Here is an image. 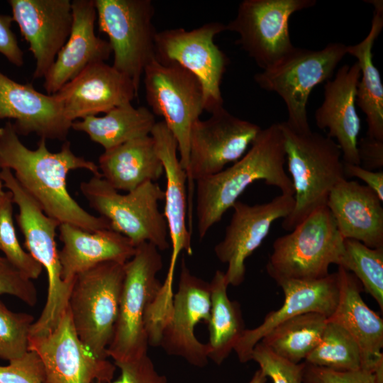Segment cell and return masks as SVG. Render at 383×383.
Instances as JSON below:
<instances>
[{"label": "cell", "mask_w": 383, "mask_h": 383, "mask_svg": "<svg viewBox=\"0 0 383 383\" xmlns=\"http://www.w3.org/2000/svg\"><path fill=\"white\" fill-rule=\"evenodd\" d=\"M209 285L208 357L220 365L234 350L246 328L240 304L228 296L224 272L216 270Z\"/></svg>", "instance_id": "cell-31"}, {"label": "cell", "mask_w": 383, "mask_h": 383, "mask_svg": "<svg viewBox=\"0 0 383 383\" xmlns=\"http://www.w3.org/2000/svg\"><path fill=\"white\" fill-rule=\"evenodd\" d=\"M305 362L337 371H353L362 368V357L353 337L341 326L328 319L320 343Z\"/></svg>", "instance_id": "cell-33"}, {"label": "cell", "mask_w": 383, "mask_h": 383, "mask_svg": "<svg viewBox=\"0 0 383 383\" xmlns=\"http://www.w3.org/2000/svg\"><path fill=\"white\" fill-rule=\"evenodd\" d=\"M352 273L366 292L383 311V248H371L351 239H345L339 265Z\"/></svg>", "instance_id": "cell-34"}, {"label": "cell", "mask_w": 383, "mask_h": 383, "mask_svg": "<svg viewBox=\"0 0 383 383\" xmlns=\"http://www.w3.org/2000/svg\"><path fill=\"white\" fill-rule=\"evenodd\" d=\"M35 319L24 312H13L0 300V358L9 362L29 351V338Z\"/></svg>", "instance_id": "cell-36"}, {"label": "cell", "mask_w": 383, "mask_h": 383, "mask_svg": "<svg viewBox=\"0 0 383 383\" xmlns=\"http://www.w3.org/2000/svg\"><path fill=\"white\" fill-rule=\"evenodd\" d=\"M285 158L294 189V206L282 226L292 231L316 209L326 206L332 189L345 179L342 152L333 139L310 131L300 133L279 122Z\"/></svg>", "instance_id": "cell-3"}, {"label": "cell", "mask_w": 383, "mask_h": 383, "mask_svg": "<svg viewBox=\"0 0 383 383\" xmlns=\"http://www.w3.org/2000/svg\"><path fill=\"white\" fill-rule=\"evenodd\" d=\"M13 296L30 306L38 302V291L32 282L4 256L0 255V295Z\"/></svg>", "instance_id": "cell-38"}, {"label": "cell", "mask_w": 383, "mask_h": 383, "mask_svg": "<svg viewBox=\"0 0 383 383\" xmlns=\"http://www.w3.org/2000/svg\"><path fill=\"white\" fill-rule=\"evenodd\" d=\"M289 232L274 241L266 265L277 284L321 279L330 274L331 265H339L345 239L326 206L313 211Z\"/></svg>", "instance_id": "cell-5"}, {"label": "cell", "mask_w": 383, "mask_h": 383, "mask_svg": "<svg viewBox=\"0 0 383 383\" xmlns=\"http://www.w3.org/2000/svg\"><path fill=\"white\" fill-rule=\"evenodd\" d=\"M94 383H106V382H101V381H96V382H94Z\"/></svg>", "instance_id": "cell-47"}, {"label": "cell", "mask_w": 383, "mask_h": 383, "mask_svg": "<svg viewBox=\"0 0 383 383\" xmlns=\"http://www.w3.org/2000/svg\"><path fill=\"white\" fill-rule=\"evenodd\" d=\"M80 191L89 206L107 220L111 228L128 238L136 247L148 242L159 250L169 248L166 219L159 201L165 191L158 184L145 182L121 194L101 176H93L80 184Z\"/></svg>", "instance_id": "cell-7"}, {"label": "cell", "mask_w": 383, "mask_h": 383, "mask_svg": "<svg viewBox=\"0 0 383 383\" xmlns=\"http://www.w3.org/2000/svg\"><path fill=\"white\" fill-rule=\"evenodd\" d=\"M157 121L145 106L135 108L131 103L115 107L103 116H89L77 120L71 128L85 133L104 150L131 140L149 135Z\"/></svg>", "instance_id": "cell-30"}, {"label": "cell", "mask_w": 383, "mask_h": 383, "mask_svg": "<svg viewBox=\"0 0 383 383\" xmlns=\"http://www.w3.org/2000/svg\"><path fill=\"white\" fill-rule=\"evenodd\" d=\"M13 203L11 194L7 191L0 201V250L23 274L32 280L35 279L43 268L20 245L13 223Z\"/></svg>", "instance_id": "cell-35"}, {"label": "cell", "mask_w": 383, "mask_h": 383, "mask_svg": "<svg viewBox=\"0 0 383 383\" xmlns=\"http://www.w3.org/2000/svg\"><path fill=\"white\" fill-rule=\"evenodd\" d=\"M210 309L209 282L193 274L182 257L177 291L158 346L167 355L180 357L193 366H206L208 346L199 341L194 328L201 321L207 324Z\"/></svg>", "instance_id": "cell-17"}, {"label": "cell", "mask_w": 383, "mask_h": 383, "mask_svg": "<svg viewBox=\"0 0 383 383\" xmlns=\"http://www.w3.org/2000/svg\"><path fill=\"white\" fill-rule=\"evenodd\" d=\"M345 177H357L362 180L383 201V172L366 170L360 165L343 162Z\"/></svg>", "instance_id": "cell-44"}, {"label": "cell", "mask_w": 383, "mask_h": 383, "mask_svg": "<svg viewBox=\"0 0 383 383\" xmlns=\"http://www.w3.org/2000/svg\"><path fill=\"white\" fill-rule=\"evenodd\" d=\"M1 201V200H0Z\"/></svg>", "instance_id": "cell-48"}, {"label": "cell", "mask_w": 383, "mask_h": 383, "mask_svg": "<svg viewBox=\"0 0 383 383\" xmlns=\"http://www.w3.org/2000/svg\"><path fill=\"white\" fill-rule=\"evenodd\" d=\"M99 29L109 38L112 66L138 91L146 66L155 58V8L150 0H94Z\"/></svg>", "instance_id": "cell-10"}, {"label": "cell", "mask_w": 383, "mask_h": 383, "mask_svg": "<svg viewBox=\"0 0 383 383\" xmlns=\"http://www.w3.org/2000/svg\"><path fill=\"white\" fill-rule=\"evenodd\" d=\"M162 266L159 250L148 242L137 245L134 255L124 264L118 315L106 350L107 357L114 363L134 360L148 354L145 317L162 287L157 275Z\"/></svg>", "instance_id": "cell-6"}, {"label": "cell", "mask_w": 383, "mask_h": 383, "mask_svg": "<svg viewBox=\"0 0 383 383\" xmlns=\"http://www.w3.org/2000/svg\"><path fill=\"white\" fill-rule=\"evenodd\" d=\"M138 94L129 77L100 62L87 67L55 95L65 116L72 123L131 103Z\"/></svg>", "instance_id": "cell-19"}, {"label": "cell", "mask_w": 383, "mask_h": 383, "mask_svg": "<svg viewBox=\"0 0 383 383\" xmlns=\"http://www.w3.org/2000/svg\"><path fill=\"white\" fill-rule=\"evenodd\" d=\"M124 276V264L101 263L77 275L70 293L68 307L77 334L99 358L108 357Z\"/></svg>", "instance_id": "cell-9"}, {"label": "cell", "mask_w": 383, "mask_h": 383, "mask_svg": "<svg viewBox=\"0 0 383 383\" xmlns=\"http://www.w3.org/2000/svg\"><path fill=\"white\" fill-rule=\"evenodd\" d=\"M374 8L371 28L359 43L347 45V54L357 59L360 67L356 104L366 116L367 136L383 140V86L372 60V48L383 28V1L369 0Z\"/></svg>", "instance_id": "cell-29"}, {"label": "cell", "mask_w": 383, "mask_h": 383, "mask_svg": "<svg viewBox=\"0 0 383 383\" xmlns=\"http://www.w3.org/2000/svg\"><path fill=\"white\" fill-rule=\"evenodd\" d=\"M340 290L337 306L328 318L345 329L356 340L362 352V368L372 372L383 382V320L364 301L362 287L350 272L338 266Z\"/></svg>", "instance_id": "cell-25"}, {"label": "cell", "mask_w": 383, "mask_h": 383, "mask_svg": "<svg viewBox=\"0 0 383 383\" xmlns=\"http://www.w3.org/2000/svg\"><path fill=\"white\" fill-rule=\"evenodd\" d=\"M360 77L357 62L339 68L335 77L326 82L323 101L315 112L317 127L328 129L327 136L335 138L343 162L356 165H360L357 143L361 126L355 107Z\"/></svg>", "instance_id": "cell-24"}, {"label": "cell", "mask_w": 383, "mask_h": 383, "mask_svg": "<svg viewBox=\"0 0 383 383\" xmlns=\"http://www.w3.org/2000/svg\"><path fill=\"white\" fill-rule=\"evenodd\" d=\"M294 206L293 196L281 194L271 201L249 205L237 201L223 238L213 248L218 260L228 265L229 285H240L245 277V260L262 243L274 221L285 218Z\"/></svg>", "instance_id": "cell-16"}, {"label": "cell", "mask_w": 383, "mask_h": 383, "mask_svg": "<svg viewBox=\"0 0 383 383\" xmlns=\"http://www.w3.org/2000/svg\"><path fill=\"white\" fill-rule=\"evenodd\" d=\"M304 383H377L374 374L365 369L337 371L306 363Z\"/></svg>", "instance_id": "cell-40"}, {"label": "cell", "mask_w": 383, "mask_h": 383, "mask_svg": "<svg viewBox=\"0 0 383 383\" xmlns=\"http://www.w3.org/2000/svg\"><path fill=\"white\" fill-rule=\"evenodd\" d=\"M0 168L9 169L40 209L60 224L91 232L111 229L107 220L88 213L68 192L67 177L72 170L84 169L101 176L98 165L76 155L69 141L52 152L41 138L37 148L30 150L20 140L13 124L7 122L0 136Z\"/></svg>", "instance_id": "cell-1"}, {"label": "cell", "mask_w": 383, "mask_h": 383, "mask_svg": "<svg viewBox=\"0 0 383 383\" xmlns=\"http://www.w3.org/2000/svg\"><path fill=\"white\" fill-rule=\"evenodd\" d=\"M281 287L284 300L277 310L272 311L256 328L245 329L236 345L235 352L239 361L251 360L255 345L272 328L296 316L316 312L329 318L337 306L340 283L338 272L313 280H283Z\"/></svg>", "instance_id": "cell-20"}, {"label": "cell", "mask_w": 383, "mask_h": 383, "mask_svg": "<svg viewBox=\"0 0 383 383\" xmlns=\"http://www.w3.org/2000/svg\"><path fill=\"white\" fill-rule=\"evenodd\" d=\"M284 138L279 123L261 129L238 161L221 172L196 182V228L200 239L219 222L223 214L253 182L264 181L281 194L293 196L294 189L284 170Z\"/></svg>", "instance_id": "cell-2"}, {"label": "cell", "mask_w": 383, "mask_h": 383, "mask_svg": "<svg viewBox=\"0 0 383 383\" xmlns=\"http://www.w3.org/2000/svg\"><path fill=\"white\" fill-rule=\"evenodd\" d=\"M13 118L18 135L65 140L72 123L55 94L41 93L32 84L17 82L0 71V119Z\"/></svg>", "instance_id": "cell-22"}, {"label": "cell", "mask_w": 383, "mask_h": 383, "mask_svg": "<svg viewBox=\"0 0 383 383\" xmlns=\"http://www.w3.org/2000/svg\"><path fill=\"white\" fill-rule=\"evenodd\" d=\"M382 203L368 187L345 178L332 189L326 206L344 239L379 248H383Z\"/></svg>", "instance_id": "cell-26"}, {"label": "cell", "mask_w": 383, "mask_h": 383, "mask_svg": "<svg viewBox=\"0 0 383 383\" xmlns=\"http://www.w3.org/2000/svg\"><path fill=\"white\" fill-rule=\"evenodd\" d=\"M251 360L273 383H302L306 362L293 363L271 351L261 342L252 349Z\"/></svg>", "instance_id": "cell-37"}, {"label": "cell", "mask_w": 383, "mask_h": 383, "mask_svg": "<svg viewBox=\"0 0 383 383\" xmlns=\"http://www.w3.org/2000/svg\"><path fill=\"white\" fill-rule=\"evenodd\" d=\"M347 45L328 43L324 48L312 50L294 47L269 67L254 76L262 89L277 93L286 104V123L300 133L311 130L307 104L310 94L318 84L331 79L334 71L347 55Z\"/></svg>", "instance_id": "cell-8"}, {"label": "cell", "mask_w": 383, "mask_h": 383, "mask_svg": "<svg viewBox=\"0 0 383 383\" xmlns=\"http://www.w3.org/2000/svg\"><path fill=\"white\" fill-rule=\"evenodd\" d=\"M12 18L29 45L35 66L34 79L45 78L70 34V0H9Z\"/></svg>", "instance_id": "cell-18"}, {"label": "cell", "mask_w": 383, "mask_h": 383, "mask_svg": "<svg viewBox=\"0 0 383 383\" xmlns=\"http://www.w3.org/2000/svg\"><path fill=\"white\" fill-rule=\"evenodd\" d=\"M150 135L161 160L166 177L164 216L167 221L172 254L169 269L163 282L167 289H173V277L179 254H193L191 232L187 228V176L178 157L177 141L163 121L157 122Z\"/></svg>", "instance_id": "cell-21"}, {"label": "cell", "mask_w": 383, "mask_h": 383, "mask_svg": "<svg viewBox=\"0 0 383 383\" xmlns=\"http://www.w3.org/2000/svg\"><path fill=\"white\" fill-rule=\"evenodd\" d=\"M0 179L4 187L11 193L13 202L18 206L16 218L23 235L24 245L28 252L47 272L46 302L30 331V335L45 334L58 324L68 306L74 282H65L62 277L59 250L55 241L56 230L60 224L40 209L9 169H1Z\"/></svg>", "instance_id": "cell-4"}, {"label": "cell", "mask_w": 383, "mask_h": 383, "mask_svg": "<svg viewBox=\"0 0 383 383\" xmlns=\"http://www.w3.org/2000/svg\"><path fill=\"white\" fill-rule=\"evenodd\" d=\"M224 30L226 24L213 21L190 30L167 29L155 35L156 58L177 64L199 79L204 91V111L211 113L223 107L221 84L229 59L214 38Z\"/></svg>", "instance_id": "cell-12"}, {"label": "cell", "mask_w": 383, "mask_h": 383, "mask_svg": "<svg viewBox=\"0 0 383 383\" xmlns=\"http://www.w3.org/2000/svg\"><path fill=\"white\" fill-rule=\"evenodd\" d=\"M73 23L66 43L44 78L48 94L57 93L89 65L107 60L112 54L109 41L96 35L94 0L72 1Z\"/></svg>", "instance_id": "cell-23"}, {"label": "cell", "mask_w": 383, "mask_h": 383, "mask_svg": "<svg viewBox=\"0 0 383 383\" xmlns=\"http://www.w3.org/2000/svg\"><path fill=\"white\" fill-rule=\"evenodd\" d=\"M360 165L371 171L383 168V140L366 135L357 143Z\"/></svg>", "instance_id": "cell-43"}, {"label": "cell", "mask_w": 383, "mask_h": 383, "mask_svg": "<svg viewBox=\"0 0 383 383\" xmlns=\"http://www.w3.org/2000/svg\"><path fill=\"white\" fill-rule=\"evenodd\" d=\"M327 322L319 313L300 314L275 326L260 342L279 357L300 363L320 343Z\"/></svg>", "instance_id": "cell-32"}, {"label": "cell", "mask_w": 383, "mask_h": 383, "mask_svg": "<svg viewBox=\"0 0 383 383\" xmlns=\"http://www.w3.org/2000/svg\"><path fill=\"white\" fill-rule=\"evenodd\" d=\"M12 16L0 13V53L17 67L23 65V52L11 30Z\"/></svg>", "instance_id": "cell-42"}, {"label": "cell", "mask_w": 383, "mask_h": 383, "mask_svg": "<svg viewBox=\"0 0 383 383\" xmlns=\"http://www.w3.org/2000/svg\"><path fill=\"white\" fill-rule=\"evenodd\" d=\"M62 248L59 251L62 277L74 282L79 274L104 262L125 264L135 254V246L126 236L112 230L88 231L77 226H59Z\"/></svg>", "instance_id": "cell-27"}, {"label": "cell", "mask_w": 383, "mask_h": 383, "mask_svg": "<svg viewBox=\"0 0 383 383\" xmlns=\"http://www.w3.org/2000/svg\"><path fill=\"white\" fill-rule=\"evenodd\" d=\"M43 363L34 351L0 365V383H44Z\"/></svg>", "instance_id": "cell-39"}, {"label": "cell", "mask_w": 383, "mask_h": 383, "mask_svg": "<svg viewBox=\"0 0 383 383\" xmlns=\"http://www.w3.org/2000/svg\"><path fill=\"white\" fill-rule=\"evenodd\" d=\"M1 133H2V128H0V136L1 135ZM4 184L0 179V200H1L6 195V193L7 192H5L4 190Z\"/></svg>", "instance_id": "cell-46"}, {"label": "cell", "mask_w": 383, "mask_h": 383, "mask_svg": "<svg viewBox=\"0 0 383 383\" xmlns=\"http://www.w3.org/2000/svg\"><path fill=\"white\" fill-rule=\"evenodd\" d=\"M261 128L241 119L223 107L211 113L206 120L198 119L189 138L187 170L190 216L193 182L215 174L229 163H234L248 151Z\"/></svg>", "instance_id": "cell-14"}, {"label": "cell", "mask_w": 383, "mask_h": 383, "mask_svg": "<svg viewBox=\"0 0 383 383\" xmlns=\"http://www.w3.org/2000/svg\"><path fill=\"white\" fill-rule=\"evenodd\" d=\"M28 349L43 363L44 383H109L116 371L114 363L96 357L81 341L68 306L52 331L30 335Z\"/></svg>", "instance_id": "cell-15"}, {"label": "cell", "mask_w": 383, "mask_h": 383, "mask_svg": "<svg viewBox=\"0 0 383 383\" xmlns=\"http://www.w3.org/2000/svg\"><path fill=\"white\" fill-rule=\"evenodd\" d=\"M143 83L146 101L152 113L163 118L174 137L179 161L187 173L191 130L204 111L202 86L182 67L157 58L146 66Z\"/></svg>", "instance_id": "cell-11"}, {"label": "cell", "mask_w": 383, "mask_h": 383, "mask_svg": "<svg viewBox=\"0 0 383 383\" xmlns=\"http://www.w3.org/2000/svg\"><path fill=\"white\" fill-rule=\"evenodd\" d=\"M267 377L261 370H257L248 383H266Z\"/></svg>", "instance_id": "cell-45"}, {"label": "cell", "mask_w": 383, "mask_h": 383, "mask_svg": "<svg viewBox=\"0 0 383 383\" xmlns=\"http://www.w3.org/2000/svg\"><path fill=\"white\" fill-rule=\"evenodd\" d=\"M98 167L101 177L109 184L127 192L145 182H156L164 173L150 135L104 150L99 157Z\"/></svg>", "instance_id": "cell-28"}, {"label": "cell", "mask_w": 383, "mask_h": 383, "mask_svg": "<svg viewBox=\"0 0 383 383\" xmlns=\"http://www.w3.org/2000/svg\"><path fill=\"white\" fill-rule=\"evenodd\" d=\"M121 370L120 377L109 383H167L165 375L159 374L147 355L134 360L116 362Z\"/></svg>", "instance_id": "cell-41"}, {"label": "cell", "mask_w": 383, "mask_h": 383, "mask_svg": "<svg viewBox=\"0 0 383 383\" xmlns=\"http://www.w3.org/2000/svg\"><path fill=\"white\" fill-rule=\"evenodd\" d=\"M316 0H243L226 30L236 33L235 42L265 70L289 52V21L293 13L314 6Z\"/></svg>", "instance_id": "cell-13"}]
</instances>
